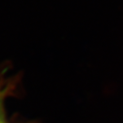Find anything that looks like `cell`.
Returning <instances> with one entry per match:
<instances>
[{"mask_svg":"<svg viewBox=\"0 0 123 123\" xmlns=\"http://www.w3.org/2000/svg\"><path fill=\"white\" fill-rule=\"evenodd\" d=\"M0 123H7L6 122V119L5 118L4 109H3V105H2L1 100H0Z\"/></svg>","mask_w":123,"mask_h":123,"instance_id":"6da1fadb","label":"cell"}]
</instances>
